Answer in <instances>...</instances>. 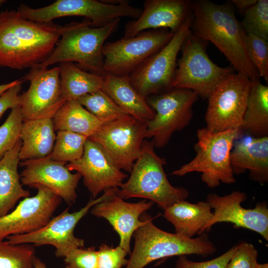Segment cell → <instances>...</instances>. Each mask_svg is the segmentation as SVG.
Wrapping results in <instances>:
<instances>
[{
  "instance_id": "1",
  "label": "cell",
  "mask_w": 268,
  "mask_h": 268,
  "mask_svg": "<svg viewBox=\"0 0 268 268\" xmlns=\"http://www.w3.org/2000/svg\"><path fill=\"white\" fill-rule=\"evenodd\" d=\"M191 12V31L194 35L212 43L237 72L251 81L260 79L247 53L246 34L230 5L196 0L192 1Z\"/></svg>"
},
{
  "instance_id": "2",
  "label": "cell",
  "mask_w": 268,
  "mask_h": 268,
  "mask_svg": "<svg viewBox=\"0 0 268 268\" xmlns=\"http://www.w3.org/2000/svg\"><path fill=\"white\" fill-rule=\"evenodd\" d=\"M120 18L100 27L92 26L89 20L72 22L60 26L61 39L43 62L35 67L44 68L63 62H76L81 69L104 76L102 48L104 42L118 28Z\"/></svg>"
},
{
  "instance_id": "3",
  "label": "cell",
  "mask_w": 268,
  "mask_h": 268,
  "mask_svg": "<svg viewBox=\"0 0 268 268\" xmlns=\"http://www.w3.org/2000/svg\"><path fill=\"white\" fill-rule=\"evenodd\" d=\"M154 148L151 141L143 140L141 154L133 165L130 177L118 189L117 195L123 200L148 199L164 210L185 200L189 192L184 187H174L170 183L163 168L166 161L156 153Z\"/></svg>"
},
{
  "instance_id": "4",
  "label": "cell",
  "mask_w": 268,
  "mask_h": 268,
  "mask_svg": "<svg viewBox=\"0 0 268 268\" xmlns=\"http://www.w3.org/2000/svg\"><path fill=\"white\" fill-rule=\"evenodd\" d=\"M141 216L144 223L133 234L134 246L125 268H143L154 261L175 256H207L216 250L206 234L187 238L158 228L145 212Z\"/></svg>"
},
{
  "instance_id": "5",
  "label": "cell",
  "mask_w": 268,
  "mask_h": 268,
  "mask_svg": "<svg viewBox=\"0 0 268 268\" xmlns=\"http://www.w3.org/2000/svg\"><path fill=\"white\" fill-rule=\"evenodd\" d=\"M239 134L237 130L212 132L205 127L198 129L197 142L194 145L195 156L172 174L183 176L194 172L201 173L202 181L210 188L219 186L221 182L234 183L230 156Z\"/></svg>"
},
{
  "instance_id": "6",
  "label": "cell",
  "mask_w": 268,
  "mask_h": 268,
  "mask_svg": "<svg viewBox=\"0 0 268 268\" xmlns=\"http://www.w3.org/2000/svg\"><path fill=\"white\" fill-rule=\"evenodd\" d=\"M207 43L190 31L181 49L172 88L189 89L207 99L214 89L234 72L232 67H219L210 59L206 50Z\"/></svg>"
},
{
  "instance_id": "7",
  "label": "cell",
  "mask_w": 268,
  "mask_h": 268,
  "mask_svg": "<svg viewBox=\"0 0 268 268\" xmlns=\"http://www.w3.org/2000/svg\"><path fill=\"white\" fill-rule=\"evenodd\" d=\"M17 11L23 18L38 22H50L65 16H83L90 21L93 27H100L123 17L137 19L142 10L126 0L118 4L95 0H58L38 8L21 4Z\"/></svg>"
},
{
  "instance_id": "8",
  "label": "cell",
  "mask_w": 268,
  "mask_h": 268,
  "mask_svg": "<svg viewBox=\"0 0 268 268\" xmlns=\"http://www.w3.org/2000/svg\"><path fill=\"white\" fill-rule=\"evenodd\" d=\"M198 97L191 90L176 88L147 97L146 101L155 116L147 122L145 138H152L154 147L165 146L174 133L189 125L193 115V106Z\"/></svg>"
},
{
  "instance_id": "9",
  "label": "cell",
  "mask_w": 268,
  "mask_h": 268,
  "mask_svg": "<svg viewBox=\"0 0 268 268\" xmlns=\"http://www.w3.org/2000/svg\"><path fill=\"white\" fill-rule=\"evenodd\" d=\"M192 12L171 40L129 75L130 82L144 99L172 88L177 57L191 31Z\"/></svg>"
},
{
  "instance_id": "10",
  "label": "cell",
  "mask_w": 268,
  "mask_h": 268,
  "mask_svg": "<svg viewBox=\"0 0 268 268\" xmlns=\"http://www.w3.org/2000/svg\"><path fill=\"white\" fill-rule=\"evenodd\" d=\"M174 34L167 29H151L104 44L102 54L105 74L129 76L165 46Z\"/></svg>"
},
{
  "instance_id": "11",
  "label": "cell",
  "mask_w": 268,
  "mask_h": 268,
  "mask_svg": "<svg viewBox=\"0 0 268 268\" xmlns=\"http://www.w3.org/2000/svg\"><path fill=\"white\" fill-rule=\"evenodd\" d=\"M251 83L239 72L232 73L221 82L207 98L205 128L212 132L240 131Z\"/></svg>"
},
{
  "instance_id": "12",
  "label": "cell",
  "mask_w": 268,
  "mask_h": 268,
  "mask_svg": "<svg viewBox=\"0 0 268 268\" xmlns=\"http://www.w3.org/2000/svg\"><path fill=\"white\" fill-rule=\"evenodd\" d=\"M147 122L126 115L103 124L88 138L99 144L120 170L131 173L139 157Z\"/></svg>"
},
{
  "instance_id": "13",
  "label": "cell",
  "mask_w": 268,
  "mask_h": 268,
  "mask_svg": "<svg viewBox=\"0 0 268 268\" xmlns=\"http://www.w3.org/2000/svg\"><path fill=\"white\" fill-rule=\"evenodd\" d=\"M109 193L110 190H106L100 197L90 199L86 205L75 212L70 213L68 208H67L38 230L29 233L8 236L7 241L15 245H52L56 248L57 257L65 258L72 250L84 246V240L74 236V228L88 211L106 199Z\"/></svg>"
},
{
  "instance_id": "14",
  "label": "cell",
  "mask_w": 268,
  "mask_h": 268,
  "mask_svg": "<svg viewBox=\"0 0 268 268\" xmlns=\"http://www.w3.org/2000/svg\"><path fill=\"white\" fill-rule=\"evenodd\" d=\"M22 79L30 81L28 90L20 95L23 121L52 119L66 102L61 94L59 67H32Z\"/></svg>"
},
{
  "instance_id": "15",
  "label": "cell",
  "mask_w": 268,
  "mask_h": 268,
  "mask_svg": "<svg viewBox=\"0 0 268 268\" xmlns=\"http://www.w3.org/2000/svg\"><path fill=\"white\" fill-rule=\"evenodd\" d=\"M34 188L38 190L35 196L24 198L13 210L0 217V240L34 232L51 220L62 199L44 186Z\"/></svg>"
},
{
  "instance_id": "16",
  "label": "cell",
  "mask_w": 268,
  "mask_h": 268,
  "mask_svg": "<svg viewBox=\"0 0 268 268\" xmlns=\"http://www.w3.org/2000/svg\"><path fill=\"white\" fill-rule=\"evenodd\" d=\"M247 199V195L239 191L224 196L216 194L207 195L206 201L214 210L213 216L199 234L208 230L218 222H231L238 227L255 231L268 241V208L265 201L257 203L254 208H245L241 203Z\"/></svg>"
},
{
  "instance_id": "17",
  "label": "cell",
  "mask_w": 268,
  "mask_h": 268,
  "mask_svg": "<svg viewBox=\"0 0 268 268\" xmlns=\"http://www.w3.org/2000/svg\"><path fill=\"white\" fill-rule=\"evenodd\" d=\"M66 167L83 177L84 185L94 199L102 192L120 188L128 177L99 144L88 138L82 157Z\"/></svg>"
},
{
  "instance_id": "18",
  "label": "cell",
  "mask_w": 268,
  "mask_h": 268,
  "mask_svg": "<svg viewBox=\"0 0 268 268\" xmlns=\"http://www.w3.org/2000/svg\"><path fill=\"white\" fill-rule=\"evenodd\" d=\"M66 165L53 160L50 156L20 162L19 165L24 167L20 174L21 183L31 188L44 186L67 203H74L81 176L77 172L71 173Z\"/></svg>"
},
{
  "instance_id": "19",
  "label": "cell",
  "mask_w": 268,
  "mask_h": 268,
  "mask_svg": "<svg viewBox=\"0 0 268 268\" xmlns=\"http://www.w3.org/2000/svg\"><path fill=\"white\" fill-rule=\"evenodd\" d=\"M118 189H111L106 199L91 208V213L109 221L120 236L119 246L128 254H131L132 237L144 223L141 215L154 203L146 200L136 203L126 202L117 196Z\"/></svg>"
},
{
  "instance_id": "20",
  "label": "cell",
  "mask_w": 268,
  "mask_h": 268,
  "mask_svg": "<svg viewBox=\"0 0 268 268\" xmlns=\"http://www.w3.org/2000/svg\"><path fill=\"white\" fill-rule=\"evenodd\" d=\"M190 0H146L137 19L128 22L124 37L151 29H167L175 33L191 14Z\"/></svg>"
},
{
  "instance_id": "21",
  "label": "cell",
  "mask_w": 268,
  "mask_h": 268,
  "mask_svg": "<svg viewBox=\"0 0 268 268\" xmlns=\"http://www.w3.org/2000/svg\"><path fill=\"white\" fill-rule=\"evenodd\" d=\"M0 23L37 53L44 61L51 54L60 38V26L52 22H38L26 19L17 10L6 9L0 12Z\"/></svg>"
},
{
  "instance_id": "22",
  "label": "cell",
  "mask_w": 268,
  "mask_h": 268,
  "mask_svg": "<svg viewBox=\"0 0 268 268\" xmlns=\"http://www.w3.org/2000/svg\"><path fill=\"white\" fill-rule=\"evenodd\" d=\"M235 141L230 162L234 175L248 171L249 178L260 184L268 181V136Z\"/></svg>"
},
{
  "instance_id": "23",
  "label": "cell",
  "mask_w": 268,
  "mask_h": 268,
  "mask_svg": "<svg viewBox=\"0 0 268 268\" xmlns=\"http://www.w3.org/2000/svg\"><path fill=\"white\" fill-rule=\"evenodd\" d=\"M56 135L53 119L44 118L23 121L20 138V160H33L49 156L52 153Z\"/></svg>"
},
{
  "instance_id": "24",
  "label": "cell",
  "mask_w": 268,
  "mask_h": 268,
  "mask_svg": "<svg viewBox=\"0 0 268 268\" xmlns=\"http://www.w3.org/2000/svg\"><path fill=\"white\" fill-rule=\"evenodd\" d=\"M102 90L124 111L142 121L153 119L155 112L131 84L129 76L105 74Z\"/></svg>"
},
{
  "instance_id": "25",
  "label": "cell",
  "mask_w": 268,
  "mask_h": 268,
  "mask_svg": "<svg viewBox=\"0 0 268 268\" xmlns=\"http://www.w3.org/2000/svg\"><path fill=\"white\" fill-rule=\"evenodd\" d=\"M211 210L206 201L192 203L182 200L165 209L163 216L173 225L176 234L193 238L212 217Z\"/></svg>"
},
{
  "instance_id": "26",
  "label": "cell",
  "mask_w": 268,
  "mask_h": 268,
  "mask_svg": "<svg viewBox=\"0 0 268 268\" xmlns=\"http://www.w3.org/2000/svg\"><path fill=\"white\" fill-rule=\"evenodd\" d=\"M21 144L20 138L0 160V217L7 214L20 199L30 195L23 188L17 170Z\"/></svg>"
},
{
  "instance_id": "27",
  "label": "cell",
  "mask_w": 268,
  "mask_h": 268,
  "mask_svg": "<svg viewBox=\"0 0 268 268\" xmlns=\"http://www.w3.org/2000/svg\"><path fill=\"white\" fill-rule=\"evenodd\" d=\"M251 81L240 134L252 137L268 136V86L260 79Z\"/></svg>"
},
{
  "instance_id": "28",
  "label": "cell",
  "mask_w": 268,
  "mask_h": 268,
  "mask_svg": "<svg viewBox=\"0 0 268 268\" xmlns=\"http://www.w3.org/2000/svg\"><path fill=\"white\" fill-rule=\"evenodd\" d=\"M61 94L65 101L76 100L103 88L104 76L85 71L72 62L59 64Z\"/></svg>"
},
{
  "instance_id": "29",
  "label": "cell",
  "mask_w": 268,
  "mask_h": 268,
  "mask_svg": "<svg viewBox=\"0 0 268 268\" xmlns=\"http://www.w3.org/2000/svg\"><path fill=\"white\" fill-rule=\"evenodd\" d=\"M43 61L37 53L0 23V68L21 70L34 67Z\"/></svg>"
},
{
  "instance_id": "30",
  "label": "cell",
  "mask_w": 268,
  "mask_h": 268,
  "mask_svg": "<svg viewBox=\"0 0 268 268\" xmlns=\"http://www.w3.org/2000/svg\"><path fill=\"white\" fill-rule=\"evenodd\" d=\"M52 119L55 131H68L88 138L103 124L77 100L66 101Z\"/></svg>"
},
{
  "instance_id": "31",
  "label": "cell",
  "mask_w": 268,
  "mask_h": 268,
  "mask_svg": "<svg viewBox=\"0 0 268 268\" xmlns=\"http://www.w3.org/2000/svg\"><path fill=\"white\" fill-rule=\"evenodd\" d=\"M76 100L103 124L128 115L102 89L83 95Z\"/></svg>"
},
{
  "instance_id": "32",
  "label": "cell",
  "mask_w": 268,
  "mask_h": 268,
  "mask_svg": "<svg viewBox=\"0 0 268 268\" xmlns=\"http://www.w3.org/2000/svg\"><path fill=\"white\" fill-rule=\"evenodd\" d=\"M88 137L68 131H59L53 151L50 155L56 161L72 162L80 158L84 152V144Z\"/></svg>"
},
{
  "instance_id": "33",
  "label": "cell",
  "mask_w": 268,
  "mask_h": 268,
  "mask_svg": "<svg viewBox=\"0 0 268 268\" xmlns=\"http://www.w3.org/2000/svg\"><path fill=\"white\" fill-rule=\"evenodd\" d=\"M35 250L27 244L0 240V268H34Z\"/></svg>"
},
{
  "instance_id": "34",
  "label": "cell",
  "mask_w": 268,
  "mask_h": 268,
  "mask_svg": "<svg viewBox=\"0 0 268 268\" xmlns=\"http://www.w3.org/2000/svg\"><path fill=\"white\" fill-rule=\"evenodd\" d=\"M241 23L246 34H253L268 41V0H257L244 13Z\"/></svg>"
},
{
  "instance_id": "35",
  "label": "cell",
  "mask_w": 268,
  "mask_h": 268,
  "mask_svg": "<svg viewBox=\"0 0 268 268\" xmlns=\"http://www.w3.org/2000/svg\"><path fill=\"white\" fill-rule=\"evenodd\" d=\"M22 123L19 106L11 109L6 120L0 126V160L14 147L20 139Z\"/></svg>"
},
{
  "instance_id": "36",
  "label": "cell",
  "mask_w": 268,
  "mask_h": 268,
  "mask_svg": "<svg viewBox=\"0 0 268 268\" xmlns=\"http://www.w3.org/2000/svg\"><path fill=\"white\" fill-rule=\"evenodd\" d=\"M246 47L249 59L260 77L268 81V42L256 35L247 34Z\"/></svg>"
},
{
  "instance_id": "37",
  "label": "cell",
  "mask_w": 268,
  "mask_h": 268,
  "mask_svg": "<svg viewBox=\"0 0 268 268\" xmlns=\"http://www.w3.org/2000/svg\"><path fill=\"white\" fill-rule=\"evenodd\" d=\"M128 253L119 246L112 248L102 244L97 251V268H122L127 266Z\"/></svg>"
},
{
  "instance_id": "38",
  "label": "cell",
  "mask_w": 268,
  "mask_h": 268,
  "mask_svg": "<svg viewBox=\"0 0 268 268\" xmlns=\"http://www.w3.org/2000/svg\"><path fill=\"white\" fill-rule=\"evenodd\" d=\"M258 251L251 243L242 242L231 257L225 268H257Z\"/></svg>"
},
{
  "instance_id": "39",
  "label": "cell",
  "mask_w": 268,
  "mask_h": 268,
  "mask_svg": "<svg viewBox=\"0 0 268 268\" xmlns=\"http://www.w3.org/2000/svg\"><path fill=\"white\" fill-rule=\"evenodd\" d=\"M66 268H97V251L95 247L78 248L65 258Z\"/></svg>"
},
{
  "instance_id": "40",
  "label": "cell",
  "mask_w": 268,
  "mask_h": 268,
  "mask_svg": "<svg viewBox=\"0 0 268 268\" xmlns=\"http://www.w3.org/2000/svg\"><path fill=\"white\" fill-rule=\"evenodd\" d=\"M238 245L234 246L219 257L204 262H193L188 260L185 255L180 256L177 261L175 268H225L236 250Z\"/></svg>"
},
{
  "instance_id": "41",
  "label": "cell",
  "mask_w": 268,
  "mask_h": 268,
  "mask_svg": "<svg viewBox=\"0 0 268 268\" xmlns=\"http://www.w3.org/2000/svg\"><path fill=\"white\" fill-rule=\"evenodd\" d=\"M23 79L19 81L0 96V118L4 113L9 109H12L20 104L21 90Z\"/></svg>"
},
{
  "instance_id": "42",
  "label": "cell",
  "mask_w": 268,
  "mask_h": 268,
  "mask_svg": "<svg viewBox=\"0 0 268 268\" xmlns=\"http://www.w3.org/2000/svg\"><path fill=\"white\" fill-rule=\"evenodd\" d=\"M257 0H232L231 2L234 4L240 12L242 14L246 12L251 7L254 5Z\"/></svg>"
},
{
  "instance_id": "43",
  "label": "cell",
  "mask_w": 268,
  "mask_h": 268,
  "mask_svg": "<svg viewBox=\"0 0 268 268\" xmlns=\"http://www.w3.org/2000/svg\"><path fill=\"white\" fill-rule=\"evenodd\" d=\"M19 79H17L7 83L0 84V96L8 88L17 83Z\"/></svg>"
},
{
  "instance_id": "44",
  "label": "cell",
  "mask_w": 268,
  "mask_h": 268,
  "mask_svg": "<svg viewBox=\"0 0 268 268\" xmlns=\"http://www.w3.org/2000/svg\"><path fill=\"white\" fill-rule=\"evenodd\" d=\"M33 264L34 268H47L45 264L36 257L34 258Z\"/></svg>"
},
{
  "instance_id": "45",
  "label": "cell",
  "mask_w": 268,
  "mask_h": 268,
  "mask_svg": "<svg viewBox=\"0 0 268 268\" xmlns=\"http://www.w3.org/2000/svg\"><path fill=\"white\" fill-rule=\"evenodd\" d=\"M257 268H268V264L267 263L264 264H260L258 263Z\"/></svg>"
},
{
  "instance_id": "46",
  "label": "cell",
  "mask_w": 268,
  "mask_h": 268,
  "mask_svg": "<svg viewBox=\"0 0 268 268\" xmlns=\"http://www.w3.org/2000/svg\"><path fill=\"white\" fill-rule=\"evenodd\" d=\"M5 2V0H0V6L2 5V3Z\"/></svg>"
}]
</instances>
